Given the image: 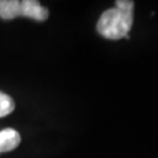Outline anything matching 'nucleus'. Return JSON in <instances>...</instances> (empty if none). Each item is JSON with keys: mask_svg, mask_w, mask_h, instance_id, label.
<instances>
[{"mask_svg": "<svg viewBox=\"0 0 158 158\" xmlns=\"http://www.w3.org/2000/svg\"><path fill=\"white\" fill-rule=\"evenodd\" d=\"M15 103L12 100L11 96L0 91V117L7 116L14 110Z\"/></svg>", "mask_w": 158, "mask_h": 158, "instance_id": "obj_4", "label": "nucleus"}, {"mask_svg": "<svg viewBox=\"0 0 158 158\" xmlns=\"http://www.w3.org/2000/svg\"><path fill=\"white\" fill-rule=\"evenodd\" d=\"M134 1L117 0L114 8L102 13L96 28L103 38L109 40L129 39V32L134 23Z\"/></svg>", "mask_w": 158, "mask_h": 158, "instance_id": "obj_1", "label": "nucleus"}, {"mask_svg": "<svg viewBox=\"0 0 158 158\" xmlns=\"http://www.w3.org/2000/svg\"><path fill=\"white\" fill-rule=\"evenodd\" d=\"M18 17H26L36 21H45L49 11L35 0H0V18L11 20Z\"/></svg>", "mask_w": 158, "mask_h": 158, "instance_id": "obj_2", "label": "nucleus"}, {"mask_svg": "<svg viewBox=\"0 0 158 158\" xmlns=\"http://www.w3.org/2000/svg\"><path fill=\"white\" fill-rule=\"evenodd\" d=\"M21 136L15 129L6 128L0 130V153L8 152L19 147Z\"/></svg>", "mask_w": 158, "mask_h": 158, "instance_id": "obj_3", "label": "nucleus"}]
</instances>
